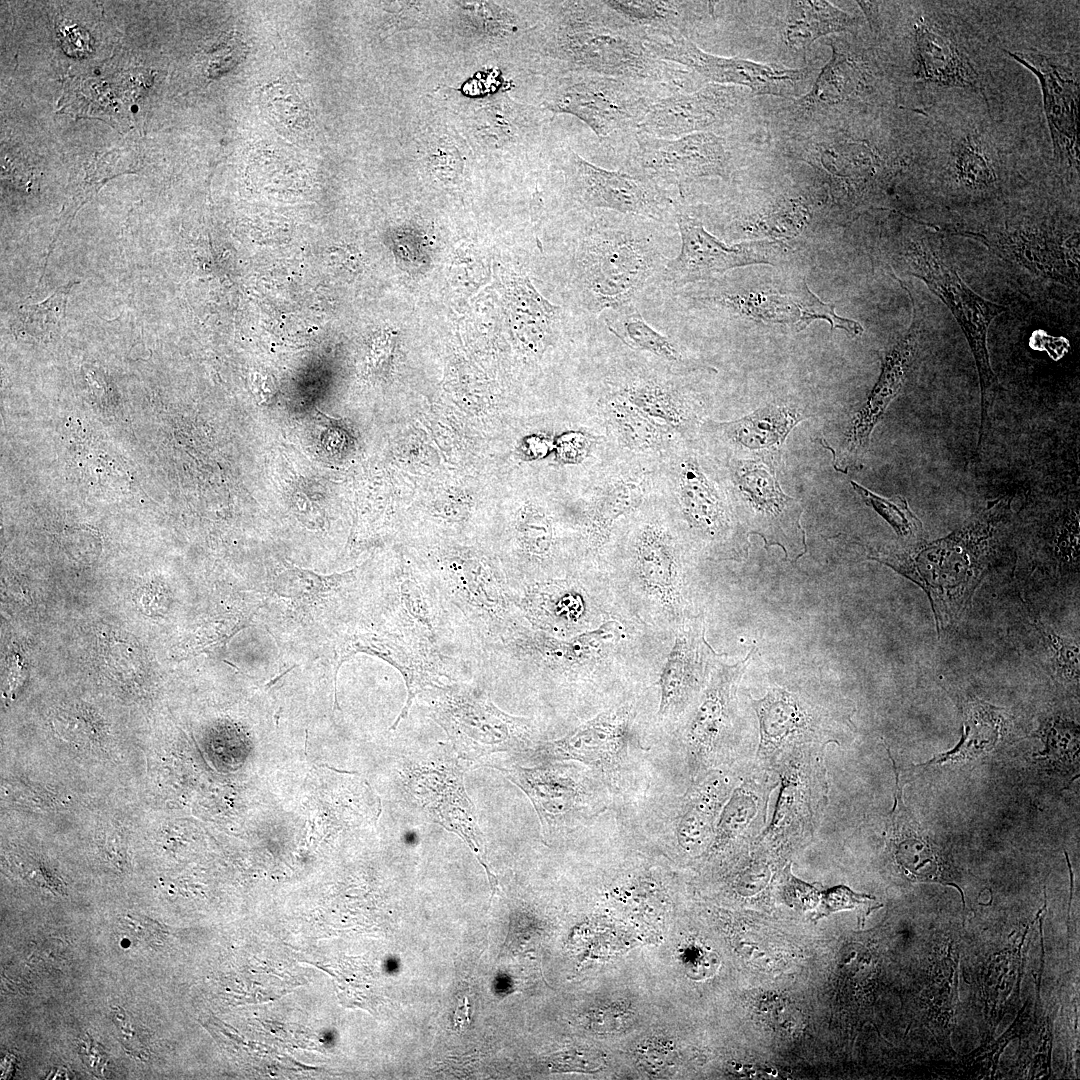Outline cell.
I'll use <instances>...</instances> for the list:
<instances>
[{"instance_id": "obj_1", "label": "cell", "mask_w": 1080, "mask_h": 1080, "mask_svg": "<svg viewBox=\"0 0 1080 1080\" xmlns=\"http://www.w3.org/2000/svg\"><path fill=\"white\" fill-rule=\"evenodd\" d=\"M1010 505V498H999L943 538L903 544L870 558L925 592L940 636L961 619L988 571Z\"/></svg>"}, {"instance_id": "obj_2", "label": "cell", "mask_w": 1080, "mask_h": 1080, "mask_svg": "<svg viewBox=\"0 0 1080 1080\" xmlns=\"http://www.w3.org/2000/svg\"><path fill=\"white\" fill-rule=\"evenodd\" d=\"M625 640L623 623L607 619L567 638L518 623L499 638L477 648L470 659L473 677L484 685L524 681L535 686H561L584 668L599 666Z\"/></svg>"}, {"instance_id": "obj_3", "label": "cell", "mask_w": 1080, "mask_h": 1080, "mask_svg": "<svg viewBox=\"0 0 1080 1080\" xmlns=\"http://www.w3.org/2000/svg\"><path fill=\"white\" fill-rule=\"evenodd\" d=\"M422 561L467 645L469 662L477 648L525 622L501 563L484 551L437 546Z\"/></svg>"}, {"instance_id": "obj_4", "label": "cell", "mask_w": 1080, "mask_h": 1080, "mask_svg": "<svg viewBox=\"0 0 1080 1080\" xmlns=\"http://www.w3.org/2000/svg\"><path fill=\"white\" fill-rule=\"evenodd\" d=\"M747 697L758 731L753 760L766 769L794 751L842 746L854 730L850 703L820 682H774L760 698Z\"/></svg>"}, {"instance_id": "obj_5", "label": "cell", "mask_w": 1080, "mask_h": 1080, "mask_svg": "<svg viewBox=\"0 0 1080 1080\" xmlns=\"http://www.w3.org/2000/svg\"><path fill=\"white\" fill-rule=\"evenodd\" d=\"M755 653L754 645L745 658L733 664L715 662L688 710L682 741L691 783L714 768L754 759L757 721L748 697L740 698L738 690Z\"/></svg>"}, {"instance_id": "obj_6", "label": "cell", "mask_w": 1080, "mask_h": 1080, "mask_svg": "<svg viewBox=\"0 0 1080 1080\" xmlns=\"http://www.w3.org/2000/svg\"><path fill=\"white\" fill-rule=\"evenodd\" d=\"M552 51L578 74L639 83L666 76V63L646 46V32L603 1L567 2L554 32Z\"/></svg>"}, {"instance_id": "obj_7", "label": "cell", "mask_w": 1080, "mask_h": 1080, "mask_svg": "<svg viewBox=\"0 0 1080 1080\" xmlns=\"http://www.w3.org/2000/svg\"><path fill=\"white\" fill-rule=\"evenodd\" d=\"M369 615L470 677L469 650L423 561L403 560L377 583Z\"/></svg>"}, {"instance_id": "obj_8", "label": "cell", "mask_w": 1080, "mask_h": 1080, "mask_svg": "<svg viewBox=\"0 0 1080 1080\" xmlns=\"http://www.w3.org/2000/svg\"><path fill=\"white\" fill-rule=\"evenodd\" d=\"M420 695L429 717L444 730L460 760L477 762L498 752L525 753L536 745L534 722L501 710L489 689L474 677L446 682Z\"/></svg>"}, {"instance_id": "obj_9", "label": "cell", "mask_w": 1080, "mask_h": 1080, "mask_svg": "<svg viewBox=\"0 0 1080 1080\" xmlns=\"http://www.w3.org/2000/svg\"><path fill=\"white\" fill-rule=\"evenodd\" d=\"M647 237L631 230L595 227L580 242L574 278L583 308L598 314L631 305L662 265Z\"/></svg>"}, {"instance_id": "obj_10", "label": "cell", "mask_w": 1080, "mask_h": 1080, "mask_svg": "<svg viewBox=\"0 0 1080 1080\" xmlns=\"http://www.w3.org/2000/svg\"><path fill=\"white\" fill-rule=\"evenodd\" d=\"M908 273L922 280L951 311L962 329L973 354L981 393V420L978 447L988 427L989 414L999 390L987 348L991 322L1007 307L973 291L923 239L910 241L903 251Z\"/></svg>"}, {"instance_id": "obj_11", "label": "cell", "mask_w": 1080, "mask_h": 1080, "mask_svg": "<svg viewBox=\"0 0 1080 1080\" xmlns=\"http://www.w3.org/2000/svg\"><path fill=\"white\" fill-rule=\"evenodd\" d=\"M774 771L778 796L772 817L757 840L777 854L808 844L828 804L825 749H803L784 757Z\"/></svg>"}, {"instance_id": "obj_12", "label": "cell", "mask_w": 1080, "mask_h": 1080, "mask_svg": "<svg viewBox=\"0 0 1080 1080\" xmlns=\"http://www.w3.org/2000/svg\"><path fill=\"white\" fill-rule=\"evenodd\" d=\"M729 473L738 518L747 533L761 536L766 547L778 545L788 560H797L806 550L803 508L783 492L776 466L759 459L732 458Z\"/></svg>"}, {"instance_id": "obj_13", "label": "cell", "mask_w": 1080, "mask_h": 1080, "mask_svg": "<svg viewBox=\"0 0 1080 1080\" xmlns=\"http://www.w3.org/2000/svg\"><path fill=\"white\" fill-rule=\"evenodd\" d=\"M406 787L416 807L433 822L458 835L472 850L487 873L493 897L498 881L485 861L483 835L457 759L436 755L413 760L406 775Z\"/></svg>"}, {"instance_id": "obj_14", "label": "cell", "mask_w": 1080, "mask_h": 1080, "mask_svg": "<svg viewBox=\"0 0 1080 1080\" xmlns=\"http://www.w3.org/2000/svg\"><path fill=\"white\" fill-rule=\"evenodd\" d=\"M639 82L594 74H578L551 96L548 109L572 115L601 140L635 129L655 102Z\"/></svg>"}, {"instance_id": "obj_15", "label": "cell", "mask_w": 1080, "mask_h": 1080, "mask_svg": "<svg viewBox=\"0 0 1080 1080\" xmlns=\"http://www.w3.org/2000/svg\"><path fill=\"white\" fill-rule=\"evenodd\" d=\"M357 653L376 656L402 676L407 698L390 729L407 718L413 701L425 690L446 682L466 679L446 663L432 657L412 641L375 620L361 621L342 636L336 649L335 679L343 662Z\"/></svg>"}, {"instance_id": "obj_16", "label": "cell", "mask_w": 1080, "mask_h": 1080, "mask_svg": "<svg viewBox=\"0 0 1080 1080\" xmlns=\"http://www.w3.org/2000/svg\"><path fill=\"white\" fill-rule=\"evenodd\" d=\"M681 236L679 254L664 267V277L676 285L708 281L730 269L752 264H775L783 246L759 240L727 245L710 234L702 223L681 211L676 213Z\"/></svg>"}, {"instance_id": "obj_17", "label": "cell", "mask_w": 1080, "mask_h": 1080, "mask_svg": "<svg viewBox=\"0 0 1080 1080\" xmlns=\"http://www.w3.org/2000/svg\"><path fill=\"white\" fill-rule=\"evenodd\" d=\"M501 771L530 799L544 836H556L593 815L596 804L591 786L572 766L539 764L534 767L491 766Z\"/></svg>"}, {"instance_id": "obj_18", "label": "cell", "mask_w": 1080, "mask_h": 1080, "mask_svg": "<svg viewBox=\"0 0 1080 1080\" xmlns=\"http://www.w3.org/2000/svg\"><path fill=\"white\" fill-rule=\"evenodd\" d=\"M630 161L634 176L658 186L723 176L728 156L722 139L713 133L658 138L637 132Z\"/></svg>"}, {"instance_id": "obj_19", "label": "cell", "mask_w": 1080, "mask_h": 1080, "mask_svg": "<svg viewBox=\"0 0 1080 1080\" xmlns=\"http://www.w3.org/2000/svg\"><path fill=\"white\" fill-rule=\"evenodd\" d=\"M637 584L667 620L677 626L691 616L692 584L672 534L658 523L645 524L633 546Z\"/></svg>"}, {"instance_id": "obj_20", "label": "cell", "mask_w": 1080, "mask_h": 1080, "mask_svg": "<svg viewBox=\"0 0 1080 1080\" xmlns=\"http://www.w3.org/2000/svg\"><path fill=\"white\" fill-rule=\"evenodd\" d=\"M677 494L682 517L698 539L726 558L746 556L749 534L695 457L679 464Z\"/></svg>"}, {"instance_id": "obj_21", "label": "cell", "mask_w": 1080, "mask_h": 1080, "mask_svg": "<svg viewBox=\"0 0 1080 1080\" xmlns=\"http://www.w3.org/2000/svg\"><path fill=\"white\" fill-rule=\"evenodd\" d=\"M566 182L583 208L609 209L662 221L669 200L659 186L643 178L596 166L577 153L568 154Z\"/></svg>"}, {"instance_id": "obj_22", "label": "cell", "mask_w": 1080, "mask_h": 1080, "mask_svg": "<svg viewBox=\"0 0 1080 1080\" xmlns=\"http://www.w3.org/2000/svg\"><path fill=\"white\" fill-rule=\"evenodd\" d=\"M646 46L653 56L693 69L720 85H743L761 93L780 92L787 83L802 78V70L781 69L744 59L709 54L678 31H645Z\"/></svg>"}, {"instance_id": "obj_23", "label": "cell", "mask_w": 1080, "mask_h": 1080, "mask_svg": "<svg viewBox=\"0 0 1080 1080\" xmlns=\"http://www.w3.org/2000/svg\"><path fill=\"white\" fill-rule=\"evenodd\" d=\"M632 739V709L621 706L598 714L559 739L537 743L528 752L538 764L577 761L608 771L623 762Z\"/></svg>"}, {"instance_id": "obj_24", "label": "cell", "mask_w": 1080, "mask_h": 1080, "mask_svg": "<svg viewBox=\"0 0 1080 1080\" xmlns=\"http://www.w3.org/2000/svg\"><path fill=\"white\" fill-rule=\"evenodd\" d=\"M911 297V296H910ZM913 304V320L906 334L887 353L877 383L862 407L854 414L843 442L834 453V467L846 473L858 464L869 449L872 432L890 402L902 388L913 364L919 343V320Z\"/></svg>"}, {"instance_id": "obj_25", "label": "cell", "mask_w": 1080, "mask_h": 1080, "mask_svg": "<svg viewBox=\"0 0 1080 1080\" xmlns=\"http://www.w3.org/2000/svg\"><path fill=\"white\" fill-rule=\"evenodd\" d=\"M514 601L533 629L567 638L592 629L594 603L583 584L571 577L534 581L512 588Z\"/></svg>"}, {"instance_id": "obj_26", "label": "cell", "mask_w": 1080, "mask_h": 1080, "mask_svg": "<svg viewBox=\"0 0 1080 1080\" xmlns=\"http://www.w3.org/2000/svg\"><path fill=\"white\" fill-rule=\"evenodd\" d=\"M705 640L702 614L685 618L678 626L672 647L659 675V714L677 717L694 704L714 665Z\"/></svg>"}, {"instance_id": "obj_27", "label": "cell", "mask_w": 1080, "mask_h": 1080, "mask_svg": "<svg viewBox=\"0 0 1080 1080\" xmlns=\"http://www.w3.org/2000/svg\"><path fill=\"white\" fill-rule=\"evenodd\" d=\"M777 787L776 772L753 760L720 812L707 853L738 851L754 843L767 826L770 798Z\"/></svg>"}, {"instance_id": "obj_28", "label": "cell", "mask_w": 1080, "mask_h": 1080, "mask_svg": "<svg viewBox=\"0 0 1080 1080\" xmlns=\"http://www.w3.org/2000/svg\"><path fill=\"white\" fill-rule=\"evenodd\" d=\"M735 92L733 87L714 84L694 93L664 97L651 105L636 131L658 138L704 132L732 115L737 105Z\"/></svg>"}, {"instance_id": "obj_29", "label": "cell", "mask_w": 1080, "mask_h": 1080, "mask_svg": "<svg viewBox=\"0 0 1080 1080\" xmlns=\"http://www.w3.org/2000/svg\"><path fill=\"white\" fill-rule=\"evenodd\" d=\"M958 234L983 243L1001 258L1017 263L1031 273L1064 283V278L1069 277L1077 284L1079 245L1067 243L1078 240V237L1064 241L1053 232L1020 228L997 232L964 231Z\"/></svg>"}, {"instance_id": "obj_30", "label": "cell", "mask_w": 1080, "mask_h": 1080, "mask_svg": "<svg viewBox=\"0 0 1080 1080\" xmlns=\"http://www.w3.org/2000/svg\"><path fill=\"white\" fill-rule=\"evenodd\" d=\"M751 762L714 768L691 783L682 798L675 826L677 843L686 854L700 856L708 852L720 812Z\"/></svg>"}, {"instance_id": "obj_31", "label": "cell", "mask_w": 1080, "mask_h": 1080, "mask_svg": "<svg viewBox=\"0 0 1080 1080\" xmlns=\"http://www.w3.org/2000/svg\"><path fill=\"white\" fill-rule=\"evenodd\" d=\"M1039 79L1055 156L1078 163V94L1075 76L1039 54L1010 53Z\"/></svg>"}, {"instance_id": "obj_32", "label": "cell", "mask_w": 1080, "mask_h": 1080, "mask_svg": "<svg viewBox=\"0 0 1080 1080\" xmlns=\"http://www.w3.org/2000/svg\"><path fill=\"white\" fill-rule=\"evenodd\" d=\"M807 416L785 404H769L736 420L721 422L723 437L747 457L777 466L790 432Z\"/></svg>"}, {"instance_id": "obj_33", "label": "cell", "mask_w": 1080, "mask_h": 1080, "mask_svg": "<svg viewBox=\"0 0 1080 1080\" xmlns=\"http://www.w3.org/2000/svg\"><path fill=\"white\" fill-rule=\"evenodd\" d=\"M890 758L894 766L896 787L894 805L887 816L883 833L887 849L908 878L933 881L939 870L937 858L930 843L923 839L920 825L903 803L899 773L893 758Z\"/></svg>"}, {"instance_id": "obj_34", "label": "cell", "mask_w": 1080, "mask_h": 1080, "mask_svg": "<svg viewBox=\"0 0 1080 1080\" xmlns=\"http://www.w3.org/2000/svg\"><path fill=\"white\" fill-rule=\"evenodd\" d=\"M644 488L637 480L620 478L604 484L586 511L583 534L586 545L598 550L607 543L616 521L642 502Z\"/></svg>"}, {"instance_id": "obj_35", "label": "cell", "mask_w": 1080, "mask_h": 1080, "mask_svg": "<svg viewBox=\"0 0 1080 1080\" xmlns=\"http://www.w3.org/2000/svg\"><path fill=\"white\" fill-rule=\"evenodd\" d=\"M916 43L919 77L945 85L977 86L973 67L944 34L920 23L916 29Z\"/></svg>"}, {"instance_id": "obj_36", "label": "cell", "mask_w": 1080, "mask_h": 1080, "mask_svg": "<svg viewBox=\"0 0 1080 1080\" xmlns=\"http://www.w3.org/2000/svg\"><path fill=\"white\" fill-rule=\"evenodd\" d=\"M614 393L669 430H682L693 419L685 397L662 380L637 378Z\"/></svg>"}, {"instance_id": "obj_37", "label": "cell", "mask_w": 1080, "mask_h": 1080, "mask_svg": "<svg viewBox=\"0 0 1080 1080\" xmlns=\"http://www.w3.org/2000/svg\"><path fill=\"white\" fill-rule=\"evenodd\" d=\"M612 311L606 320L608 329L627 346L650 353L672 365L684 368L693 366L676 344L654 330L632 304Z\"/></svg>"}, {"instance_id": "obj_38", "label": "cell", "mask_w": 1080, "mask_h": 1080, "mask_svg": "<svg viewBox=\"0 0 1080 1080\" xmlns=\"http://www.w3.org/2000/svg\"><path fill=\"white\" fill-rule=\"evenodd\" d=\"M850 17L826 1L792 2L785 28V38L792 47H803L820 36L841 31Z\"/></svg>"}, {"instance_id": "obj_39", "label": "cell", "mask_w": 1080, "mask_h": 1080, "mask_svg": "<svg viewBox=\"0 0 1080 1080\" xmlns=\"http://www.w3.org/2000/svg\"><path fill=\"white\" fill-rule=\"evenodd\" d=\"M606 406L609 422L624 446L635 451H651L664 444L669 429L622 397L613 393Z\"/></svg>"}, {"instance_id": "obj_40", "label": "cell", "mask_w": 1080, "mask_h": 1080, "mask_svg": "<svg viewBox=\"0 0 1080 1080\" xmlns=\"http://www.w3.org/2000/svg\"><path fill=\"white\" fill-rule=\"evenodd\" d=\"M1004 723L1005 716L1000 709L982 701L970 703L965 708L962 741L949 753L935 757L933 762L961 758L964 752H969L971 745H978L980 752L989 750L997 741Z\"/></svg>"}, {"instance_id": "obj_41", "label": "cell", "mask_w": 1080, "mask_h": 1080, "mask_svg": "<svg viewBox=\"0 0 1080 1080\" xmlns=\"http://www.w3.org/2000/svg\"><path fill=\"white\" fill-rule=\"evenodd\" d=\"M603 3L644 31H678L680 4L676 1L608 0Z\"/></svg>"}, {"instance_id": "obj_42", "label": "cell", "mask_w": 1080, "mask_h": 1080, "mask_svg": "<svg viewBox=\"0 0 1080 1080\" xmlns=\"http://www.w3.org/2000/svg\"><path fill=\"white\" fill-rule=\"evenodd\" d=\"M850 483L862 500L890 524L903 544H912L922 540V523L909 508L904 497H881L859 483L854 481Z\"/></svg>"}, {"instance_id": "obj_43", "label": "cell", "mask_w": 1080, "mask_h": 1080, "mask_svg": "<svg viewBox=\"0 0 1080 1080\" xmlns=\"http://www.w3.org/2000/svg\"><path fill=\"white\" fill-rule=\"evenodd\" d=\"M72 284L58 288L53 295L41 303L24 305L16 316L18 331L35 338L51 336L65 316L67 296Z\"/></svg>"}, {"instance_id": "obj_44", "label": "cell", "mask_w": 1080, "mask_h": 1080, "mask_svg": "<svg viewBox=\"0 0 1080 1080\" xmlns=\"http://www.w3.org/2000/svg\"><path fill=\"white\" fill-rule=\"evenodd\" d=\"M955 163L958 179L966 187L983 189L995 181V174L987 156L972 138L958 146Z\"/></svg>"}, {"instance_id": "obj_45", "label": "cell", "mask_w": 1080, "mask_h": 1080, "mask_svg": "<svg viewBox=\"0 0 1080 1080\" xmlns=\"http://www.w3.org/2000/svg\"><path fill=\"white\" fill-rule=\"evenodd\" d=\"M1056 673L1068 682L1079 680V645L1056 634L1042 622L1036 624Z\"/></svg>"}, {"instance_id": "obj_46", "label": "cell", "mask_w": 1080, "mask_h": 1080, "mask_svg": "<svg viewBox=\"0 0 1080 1080\" xmlns=\"http://www.w3.org/2000/svg\"><path fill=\"white\" fill-rule=\"evenodd\" d=\"M797 303L799 310H801V318L797 323L799 329H803L814 319H827L833 328H841L845 330L850 336H859L863 333V327L856 321L839 317L834 312L833 304L822 303L806 286L800 291L797 297Z\"/></svg>"}, {"instance_id": "obj_47", "label": "cell", "mask_w": 1080, "mask_h": 1080, "mask_svg": "<svg viewBox=\"0 0 1080 1080\" xmlns=\"http://www.w3.org/2000/svg\"><path fill=\"white\" fill-rule=\"evenodd\" d=\"M820 900L821 906L817 915L826 916L839 910L857 909L862 922L872 910L882 906L874 897L855 893L844 885L834 886L821 892Z\"/></svg>"}, {"instance_id": "obj_48", "label": "cell", "mask_w": 1080, "mask_h": 1080, "mask_svg": "<svg viewBox=\"0 0 1080 1080\" xmlns=\"http://www.w3.org/2000/svg\"><path fill=\"white\" fill-rule=\"evenodd\" d=\"M428 166L440 180L453 181L462 172L463 159L454 145L442 140L430 151Z\"/></svg>"}, {"instance_id": "obj_49", "label": "cell", "mask_w": 1080, "mask_h": 1080, "mask_svg": "<svg viewBox=\"0 0 1080 1080\" xmlns=\"http://www.w3.org/2000/svg\"><path fill=\"white\" fill-rule=\"evenodd\" d=\"M791 864L784 865L780 872V894L785 902L803 908L817 904L821 892L814 886L797 879L790 870Z\"/></svg>"}, {"instance_id": "obj_50", "label": "cell", "mask_w": 1080, "mask_h": 1080, "mask_svg": "<svg viewBox=\"0 0 1080 1080\" xmlns=\"http://www.w3.org/2000/svg\"><path fill=\"white\" fill-rule=\"evenodd\" d=\"M632 1012L623 1003H609L602 1005L595 1009H591L586 1016L588 1024L591 1029L598 1032H610L622 1029L629 1020H631Z\"/></svg>"}, {"instance_id": "obj_51", "label": "cell", "mask_w": 1080, "mask_h": 1080, "mask_svg": "<svg viewBox=\"0 0 1080 1080\" xmlns=\"http://www.w3.org/2000/svg\"><path fill=\"white\" fill-rule=\"evenodd\" d=\"M112 1017L117 1029L118 1037L124 1048L134 1057L145 1061L149 1057L148 1049L140 1039L125 1011L120 1007H114L112 1009Z\"/></svg>"}, {"instance_id": "obj_52", "label": "cell", "mask_w": 1080, "mask_h": 1080, "mask_svg": "<svg viewBox=\"0 0 1080 1080\" xmlns=\"http://www.w3.org/2000/svg\"><path fill=\"white\" fill-rule=\"evenodd\" d=\"M59 39L62 48L71 56L82 57L91 51L90 37L80 27H62L61 32H59Z\"/></svg>"}, {"instance_id": "obj_53", "label": "cell", "mask_w": 1080, "mask_h": 1080, "mask_svg": "<svg viewBox=\"0 0 1080 1080\" xmlns=\"http://www.w3.org/2000/svg\"><path fill=\"white\" fill-rule=\"evenodd\" d=\"M79 1053L83 1063L98 1077H103L107 1071L108 1055L101 1045L88 1037L80 1043Z\"/></svg>"}, {"instance_id": "obj_54", "label": "cell", "mask_w": 1080, "mask_h": 1080, "mask_svg": "<svg viewBox=\"0 0 1080 1080\" xmlns=\"http://www.w3.org/2000/svg\"><path fill=\"white\" fill-rule=\"evenodd\" d=\"M685 966L688 972L698 974V977H707L714 971L715 961L712 954H707L702 948L695 945L689 946L683 953Z\"/></svg>"}, {"instance_id": "obj_55", "label": "cell", "mask_w": 1080, "mask_h": 1080, "mask_svg": "<svg viewBox=\"0 0 1080 1080\" xmlns=\"http://www.w3.org/2000/svg\"><path fill=\"white\" fill-rule=\"evenodd\" d=\"M558 456L567 462L582 459L588 448V441L581 434H566L558 441Z\"/></svg>"}, {"instance_id": "obj_56", "label": "cell", "mask_w": 1080, "mask_h": 1080, "mask_svg": "<svg viewBox=\"0 0 1080 1080\" xmlns=\"http://www.w3.org/2000/svg\"><path fill=\"white\" fill-rule=\"evenodd\" d=\"M125 923L134 933L146 939L155 940L161 938L165 932L157 922L147 918L128 916Z\"/></svg>"}, {"instance_id": "obj_57", "label": "cell", "mask_w": 1080, "mask_h": 1080, "mask_svg": "<svg viewBox=\"0 0 1080 1080\" xmlns=\"http://www.w3.org/2000/svg\"><path fill=\"white\" fill-rule=\"evenodd\" d=\"M464 1015L468 1016V1006H467L466 1001L464 1003H461L459 1005V1007L457 1008V1010L455 1012V1017H454L455 1023L456 1024H458V1023L464 1024V1022H465V1020L463 1019Z\"/></svg>"}]
</instances>
